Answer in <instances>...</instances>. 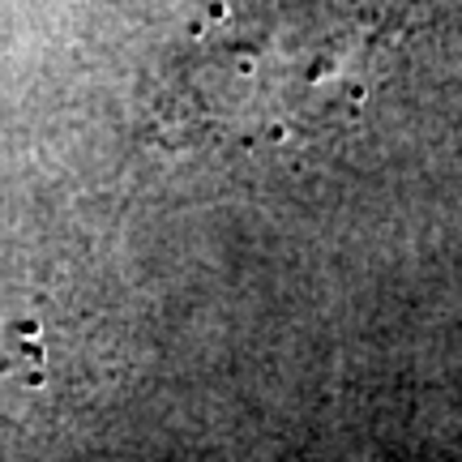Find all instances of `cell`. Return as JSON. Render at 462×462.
I'll return each mask as SVG.
<instances>
[{"label":"cell","mask_w":462,"mask_h":462,"mask_svg":"<svg viewBox=\"0 0 462 462\" xmlns=\"http://www.w3.org/2000/svg\"><path fill=\"white\" fill-rule=\"evenodd\" d=\"M420 0H215L167 60L150 129L167 150L265 154L351 125Z\"/></svg>","instance_id":"obj_1"},{"label":"cell","mask_w":462,"mask_h":462,"mask_svg":"<svg viewBox=\"0 0 462 462\" xmlns=\"http://www.w3.org/2000/svg\"><path fill=\"white\" fill-rule=\"evenodd\" d=\"M48 390V351L39 326L0 309V432L26 429Z\"/></svg>","instance_id":"obj_2"}]
</instances>
